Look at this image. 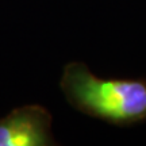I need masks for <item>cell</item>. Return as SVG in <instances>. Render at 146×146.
Returning <instances> with one entry per match:
<instances>
[{
  "mask_svg": "<svg viewBox=\"0 0 146 146\" xmlns=\"http://www.w3.org/2000/svg\"><path fill=\"white\" fill-rule=\"evenodd\" d=\"M52 114L39 104L16 107L0 118V146L57 145L52 131Z\"/></svg>",
  "mask_w": 146,
  "mask_h": 146,
  "instance_id": "cell-2",
  "label": "cell"
},
{
  "mask_svg": "<svg viewBox=\"0 0 146 146\" xmlns=\"http://www.w3.org/2000/svg\"><path fill=\"white\" fill-rule=\"evenodd\" d=\"M60 88L78 112L126 127L146 120L145 78H112L95 74L81 61L68 62L62 69Z\"/></svg>",
  "mask_w": 146,
  "mask_h": 146,
  "instance_id": "cell-1",
  "label": "cell"
}]
</instances>
